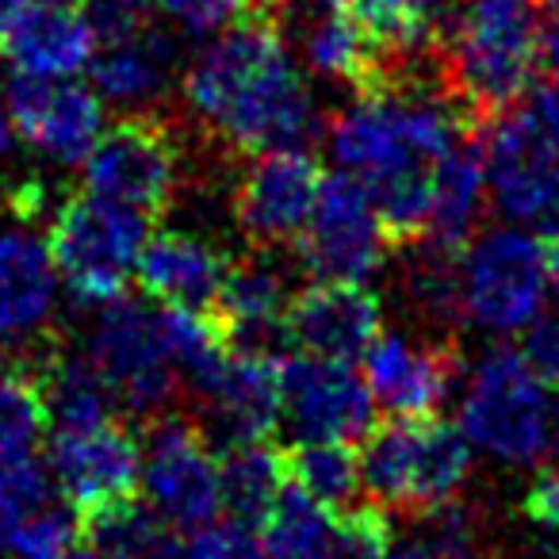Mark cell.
<instances>
[{"label":"cell","mask_w":559,"mask_h":559,"mask_svg":"<svg viewBox=\"0 0 559 559\" xmlns=\"http://www.w3.org/2000/svg\"><path fill=\"white\" fill-rule=\"evenodd\" d=\"M96 35L78 4L20 0L0 16V58L24 78H73L93 62Z\"/></svg>","instance_id":"ffe728a7"},{"label":"cell","mask_w":559,"mask_h":559,"mask_svg":"<svg viewBox=\"0 0 559 559\" xmlns=\"http://www.w3.org/2000/svg\"><path fill=\"white\" fill-rule=\"evenodd\" d=\"M142 467L139 483L146 487L154 510L173 528H188L211 521L223 510V487H218V452L188 414H157L146 421L142 437Z\"/></svg>","instance_id":"7c38bea8"},{"label":"cell","mask_w":559,"mask_h":559,"mask_svg":"<svg viewBox=\"0 0 559 559\" xmlns=\"http://www.w3.org/2000/svg\"><path fill=\"white\" fill-rule=\"evenodd\" d=\"M32 368L35 383H39L47 418L58 429H81V426H100L111 421L116 411V391L100 376V368L85 357V353H70L62 345H47L35 357L24 360Z\"/></svg>","instance_id":"484cf974"},{"label":"cell","mask_w":559,"mask_h":559,"mask_svg":"<svg viewBox=\"0 0 559 559\" xmlns=\"http://www.w3.org/2000/svg\"><path fill=\"white\" fill-rule=\"evenodd\" d=\"M548 264H551V284L559 288V234L548 238Z\"/></svg>","instance_id":"bcb514c9"},{"label":"cell","mask_w":559,"mask_h":559,"mask_svg":"<svg viewBox=\"0 0 559 559\" xmlns=\"http://www.w3.org/2000/svg\"><path fill=\"white\" fill-rule=\"evenodd\" d=\"M391 551V518L383 506H342L334 513L326 559H388Z\"/></svg>","instance_id":"e575fe53"},{"label":"cell","mask_w":559,"mask_h":559,"mask_svg":"<svg viewBox=\"0 0 559 559\" xmlns=\"http://www.w3.org/2000/svg\"><path fill=\"white\" fill-rule=\"evenodd\" d=\"M528 521H536L548 533H559V464L544 467L525 490V502H521Z\"/></svg>","instance_id":"b9f144b4"},{"label":"cell","mask_w":559,"mask_h":559,"mask_svg":"<svg viewBox=\"0 0 559 559\" xmlns=\"http://www.w3.org/2000/svg\"><path fill=\"white\" fill-rule=\"evenodd\" d=\"M360 483L383 510L426 513L456 498L460 483L472 472V441L464 429L421 414L391 418L365 433L360 449Z\"/></svg>","instance_id":"8992f818"},{"label":"cell","mask_w":559,"mask_h":559,"mask_svg":"<svg viewBox=\"0 0 559 559\" xmlns=\"http://www.w3.org/2000/svg\"><path fill=\"white\" fill-rule=\"evenodd\" d=\"M230 257L207 246L188 230H157L142 241L139 253V284L146 296L162 299L165 307H188V311H211Z\"/></svg>","instance_id":"603a6c76"},{"label":"cell","mask_w":559,"mask_h":559,"mask_svg":"<svg viewBox=\"0 0 559 559\" xmlns=\"http://www.w3.org/2000/svg\"><path fill=\"white\" fill-rule=\"evenodd\" d=\"M460 376V349L449 342H411L380 334L365 353V383L391 418L437 414Z\"/></svg>","instance_id":"44dd1931"},{"label":"cell","mask_w":559,"mask_h":559,"mask_svg":"<svg viewBox=\"0 0 559 559\" xmlns=\"http://www.w3.org/2000/svg\"><path fill=\"white\" fill-rule=\"evenodd\" d=\"M58 307L50 249L32 230H0V337H35Z\"/></svg>","instance_id":"cb8c5ba5"},{"label":"cell","mask_w":559,"mask_h":559,"mask_svg":"<svg viewBox=\"0 0 559 559\" xmlns=\"http://www.w3.org/2000/svg\"><path fill=\"white\" fill-rule=\"evenodd\" d=\"M12 131L55 165H81L104 131V100L96 88L70 78L16 73L4 93Z\"/></svg>","instance_id":"2e32d148"},{"label":"cell","mask_w":559,"mask_h":559,"mask_svg":"<svg viewBox=\"0 0 559 559\" xmlns=\"http://www.w3.org/2000/svg\"><path fill=\"white\" fill-rule=\"evenodd\" d=\"M284 483H288L284 449H272L269 441L218 449V487H223V506L230 510V518L261 525Z\"/></svg>","instance_id":"f1b7e54d"},{"label":"cell","mask_w":559,"mask_h":559,"mask_svg":"<svg viewBox=\"0 0 559 559\" xmlns=\"http://www.w3.org/2000/svg\"><path fill=\"white\" fill-rule=\"evenodd\" d=\"M521 349H490L475 365L460 403V429L502 464L559 456V395Z\"/></svg>","instance_id":"5b68a950"},{"label":"cell","mask_w":559,"mask_h":559,"mask_svg":"<svg viewBox=\"0 0 559 559\" xmlns=\"http://www.w3.org/2000/svg\"><path fill=\"white\" fill-rule=\"evenodd\" d=\"M380 299L349 280H319L311 288L296 292L284 314L288 345L307 357L357 360L380 337Z\"/></svg>","instance_id":"d6986e66"},{"label":"cell","mask_w":559,"mask_h":559,"mask_svg":"<svg viewBox=\"0 0 559 559\" xmlns=\"http://www.w3.org/2000/svg\"><path fill=\"white\" fill-rule=\"evenodd\" d=\"M78 12L85 16L96 43L123 39L154 24V0H78Z\"/></svg>","instance_id":"ab89813d"},{"label":"cell","mask_w":559,"mask_h":559,"mask_svg":"<svg viewBox=\"0 0 559 559\" xmlns=\"http://www.w3.org/2000/svg\"><path fill=\"white\" fill-rule=\"evenodd\" d=\"M50 498V472L47 464L27 452V456H9L0 452V521L16 518L32 506Z\"/></svg>","instance_id":"8d00e7d4"},{"label":"cell","mask_w":559,"mask_h":559,"mask_svg":"<svg viewBox=\"0 0 559 559\" xmlns=\"http://www.w3.org/2000/svg\"><path fill=\"white\" fill-rule=\"evenodd\" d=\"M185 559H264V548L253 536V525L238 518H211L192 528L185 544Z\"/></svg>","instance_id":"74e56055"},{"label":"cell","mask_w":559,"mask_h":559,"mask_svg":"<svg viewBox=\"0 0 559 559\" xmlns=\"http://www.w3.org/2000/svg\"><path fill=\"white\" fill-rule=\"evenodd\" d=\"M185 108L211 142L241 157L304 150L319 139L322 116L299 73L280 20L238 16L180 73Z\"/></svg>","instance_id":"7a4b0ae2"},{"label":"cell","mask_w":559,"mask_h":559,"mask_svg":"<svg viewBox=\"0 0 559 559\" xmlns=\"http://www.w3.org/2000/svg\"><path fill=\"white\" fill-rule=\"evenodd\" d=\"M483 192H487V177H483L479 150L460 142V146L437 165L433 203H429V223H426L421 241L452 249V253H464V246L472 241L475 223H479Z\"/></svg>","instance_id":"4316f807"},{"label":"cell","mask_w":559,"mask_h":559,"mask_svg":"<svg viewBox=\"0 0 559 559\" xmlns=\"http://www.w3.org/2000/svg\"><path fill=\"white\" fill-rule=\"evenodd\" d=\"M540 32L533 0H464L452 12V24L437 35V62L472 123H487L533 88Z\"/></svg>","instance_id":"3957f363"},{"label":"cell","mask_w":559,"mask_h":559,"mask_svg":"<svg viewBox=\"0 0 559 559\" xmlns=\"http://www.w3.org/2000/svg\"><path fill=\"white\" fill-rule=\"evenodd\" d=\"M334 513L337 510L284 483L280 498L261 521L264 559H326L330 536H334Z\"/></svg>","instance_id":"f546056e"},{"label":"cell","mask_w":559,"mask_h":559,"mask_svg":"<svg viewBox=\"0 0 559 559\" xmlns=\"http://www.w3.org/2000/svg\"><path fill=\"white\" fill-rule=\"evenodd\" d=\"M280 391L299 441H353L372 429V391L349 360H280Z\"/></svg>","instance_id":"e0dca14e"},{"label":"cell","mask_w":559,"mask_h":559,"mask_svg":"<svg viewBox=\"0 0 559 559\" xmlns=\"http://www.w3.org/2000/svg\"><path fill=\"white\" fill-rule=\"evenodd\" d=\"M299 0H246V12H257V16H272L280 20L284 12L296 9Z\"/></svg>","instance_id":"7bdbcfd3"},{"label":"cell","mask_w":559,"mask_h":559,"mask_svg":"<svg viewBox=\"0 0 559 559\" xmlns=\"http://www.w3.org/2000/svg\"><path fill=\"white\" fill-rule=\"evenodd\" d=\"M322 169L307 150H264L241 169L230 192L238 230L253 246H288L307 226Z\"/></svg>","instance_id":"4fadbf2b"},{"label":"cell","mask_w":559,"mask_h":559,"mask_svg":"<svg viewBox=\"0 0 559 559\" xmlns=\"http://www.w3.org/2000/svg\"><path fill=\"white\" fill-rule=\"evenodd\" d=\"M388 559H441V556L429 551L426 544H403L399 551H388Z\"/></svg>","instance_id":"f6af8a7d"},{"label":"cell","mask_w":559,"mask_h":559,"mask_svg":"<svg viewBox=\"0 0 559 559\" xmlns=\"http://www.w3.org/2000/svg\"><path fill=\"white\" fill-rule=\"evenodd\" d=\"M85 311L88 322L81 353L100 368L108 388L116 391V403L142 421L169 414L177 406L180 376L165 353L157 311L139 299H127V292Z\"/></svg>","instance_id":"30bf717a"},{"label":"cell","mask_w":559,"mask_h":559,"mask_svg":"<svg viewBox=\"0 0 559 559\" xmlns=\"http://www.w3.org/2000/svg\"><path fill=\"white\" fill-rule=\"evenodd\" d=\"M154 12L169 20L173 32L203 39L226 32L246 12V0H154Z\"/></svg>","instance_id":"f35d334b"},{"label":"cell","mask_w":559,"mask_h":559,"mask_svg":"<svg viewBox=\"0 0 559 559\" xmlns=\"http://www.w3.org/2000/svg\"><path fill=\"white\" fill-rule=\"evenodd\" d=\"M521 353H525V360L533 365V372L559 391V314L536 319L533 326H528L525 349Z\"/></svg>","instance_id":"60d3db41"},{"label":"cell","mask_w":559,"mask_h":559,"mask_svg":"<svg viewBox=\"0 0 559 559\" xmlns=\"http://www.w3.org/2000/svg\"><path fill=\"white\" fill-rule=\"evenodd\" d=\"M142 449L116 418L100 426L58 429L47 449V472L66 495V502L88 518L111 502L134 498L139 490Z\"/></svg>","instance_id":"9a60e30c"},{"label":"cell","mask_w":559,"mask_h":559,"mask_svg":"<svg viewBox=\"0 0 559 559\" xmlns=\"http://www.w3.org/2000/svg\"><path fill=\"white\" fill-rule=\"evenodd\" d=\"M12 119H9V104L0 100V162L9 157V150H12Z\"/></svg>","instance_id":"ee69618b"},{"label":"cell","mask_w":559,"mask_h":559,"mask_svg":"<svg viewBox=\"0 0 559 559\" xmlns=\"http://www.w3.org/2000/svg\"><path fill=\"white\" fill-rule=\"evenodd\" d=\"M284 475L307 498L342 510L357 498L360 460L349 441H296L292 449H284Z\"/></svg>","instance_id":"1f68e13d"},{"label":"cell","mask_w":559,"mask_h":559,"mask_svg":"<svg viewBox=\"0 0 559 559\" xmlns=\"http://www.w3.org/2000/svg\"><path fill=\"white\" fill-rule=\"evenodd\" d=\"M472 127L441 73H414L357 93V100L330 123V154L345 173L365 180L388 241L414 246L429 223L437 165Z\"/></svg>","instance_id":"6da1fadb"},{"label":"cell","mask_w":559,"mask_h":559,"mask_svg":"<svg viewBox=\"0 0 559 559\" xmlns=\"http://www.w3.org/2000/svg\"><path fill=\"white\" fill-rule=\"evenodd\" d=\"M426 525H421V540L429 551H437L441 559H475L479 548V528H475V513L449 502L433 506V510L418 513Z\"/></svg>","instance_id":"d590c367"},{"label":"cell","mask_w":559,"mask_h":559,"mask_svg":"<svg viewBox=\"0 0 559 559\" xmlns=\"http://www.w3.org/2000/svg\"><path fill=\"white\" fill-rule=\"evenodd\" d=\"M483 177L495 207L536 234H559V85H533L487 119Z\"/></svg>","instance_id":"277c9868"},{"label":"cell","mask_w":559,"mask_h":559,"mask_svg":"<svg viewBox=\"0 0 559 559\" xmlns=\"http://www.w3.org/2000/svg\"><path fill=\"white\" fill-rule=\"evenodd\" d=\"M284 418L280 357L230 349L218 376L200 391V429L218 449L272 441Z\"/></svg>","instance_id":"ac0fdd59"},{"label":"cell","mask_w":559,"mask_h":559,"mask_svg":"<svg viewBox=\"0 0 559 559\" xmlns=\"http://www.w3.org/2000/svg\"><path fill=\"white\" fill-rule=\"evenodd\" d=\"M548 284V238L536 230H487L460 253V311L490 334L533 326Z\"/></svg>","instance_id":"ba28073f"},{"label":"cell","mask_w":559,"mask_h":559,"mask_svg":"<svg viewBox=\"0 0 559 559\" xmlns=\"http://www.w3.org/2000/svg\"><path fill=\"white\" fill-rule=\"evenodd\" d=\"M157 322H162L165 353H169L180 383H188L192 395H200L230 357V345H226L218 322L211 319V311H188V307H165L157 311Z\"/></svg>","instance_id":"4dcf8cb0"},{"label":"cell","mask_w":559,"mask_h":559,"mask_svg":"<svg viewBox=\"0 0 559 559\" xmlns=\"http://www.w3.org/2000/svg\"><path fill=\"white\" fill-rule=\"evenodd\" d=\"M81 533L88 536V548L100 559H185L177 528L157 510H142L134 498L81 518Z\"/></svg>","instance_id":"83f0119b"},{"label":"cell","mask_w":559,"mask_h":559,"mask_svg":"<svg viewBox=\"0 0 559 559\" xmlns=\"http://www.w3.org/2000/svg\"><path fill=\"white\" fill-rule=\"evenodd\" d=\"M96 47L100 50H93L88 70H93V88L100 93V100L131 111H150L154 104H165L180 73V47L173 32L146 24L134 35L96 43Z\"/></svg>","instance_id":"7402d4cb"},{"label":"cell","mask_w":559,"mask_h":559,"mask_svg":"<svg viewBox=\"0 0 559 559\" xmlns=\"http://www.w3.org/2000/svg\"><path fill=\"white\" fill-rule=\"evenodd\" d=\"M85 192L139 215H165L185 192V146L162 111H131L85 154Z\"/></svg>","instance_id":"9c48e42d"},{"label":"cell","mask_w":559,"mask_h":559,"mask_svg":"<svg viewBox=\"0 0 559 559\" xmlns=\"http://www.w3.org/2000/svg\"><path fill=\"white\" fill-rule=\"evenodd\" d=\"M70 559H100V556H96V551L93 548H85V551H73V556Z\"/></svg>","instance_id":"7dc6e473"},{"label":"cell","mask_w":559,"mask_h":559,"mask_svg":"<svg viewBox=\"0 0 559 559\" xmlns=\"http://www.w3.org/2000/svg\"><path fill=\"white\" fill-rule=\"evenodd\" d=\"M146 215L100 195H66L50 215V261L78 307H93L127 292L142 241L150 238Z\"/></svg>","instance_id":"52a82bcc"},{"label":"cell","mask_w":559,"mask_h":559,"mask_svg":"<svg viewBox=\"0 0 559 559\" xmlns=\"http://www.w3.org/2000/svg\"><path fill=\"white\" fill-rule=\"evenodd\" d=\"M299 50L319 78L342 81L357 93L391 85V66L383 50L337 0H319V9L307 16L304 35H299Z\"/></svg>","instance_id":"d4e9b609"},{"label":"cell","mask_w":559,"mask_h":559,"mask_svg":"<svg viewBox=\"0 0 559 559\" xmlns=\"http://www.w3.org/2000/svg\"><path fill=\"white\" fill-rule=\"evenodd\" d=\"M47 406H43L39 383L24 360L0 368V452L27 456L47 429Z\"/></svg>","instance_id":"836d02e7"},{"label":"cell","mask_w":559,"mask_h":559,"mask_svg":"<svg viewBox=\"0 0 559 559\" xmlns=\"http://www.w3.org/2000/svg\"><path fill=\"white\" fill-rule=\"evenodd\" d=\"M292 284L296 269L276 253V246H257L253 253L230 261L223 288L211 304V319L218 322L226 345L238 353L280 357V349L288 345L284 314L296 296Z\"/></svg>","instance_id":"5bb4252c"},{"label":"cell","mask_w":559,"mask_h":559,"mask_svg":"<svg viewBox=\"0 0 559 559\" xmlns=\"http://www.w3.org/2000/svg\"><path fill=\"white\" fill-rule=\"evenodd\" d=\"M78 536L81 513L55 498L4 521V548L16 559H70Z\"/></svg>","instance_id":"d6a6232c"},{"label":"cell","mask_w":559,"mask_h":559,"mask_svg":"<svg viewBox=\"0 0 559 559\" xmlns=\"http://www.w3.org/2000/svg\"><path fill=\"white\" fill-rule=\"evenodd\" d=\"M388 253V230L365 180L337 169L319 180L307 226L296 234V261L319 280L365 284Z\"/></svg>","instance_id":"8fae6325"}]
</instances>
